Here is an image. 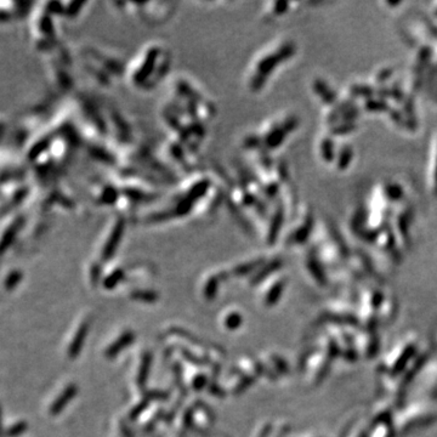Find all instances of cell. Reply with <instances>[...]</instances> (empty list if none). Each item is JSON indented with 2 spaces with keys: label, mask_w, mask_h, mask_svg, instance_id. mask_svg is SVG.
Returning a JSON list of instances; mask_svg holds the SVG:
<instances>
[{
  "label": "cell",
  "mask_w": 437,
  "mask_h": 437,
  "mask_svg": "<svg viewBox=\"0 0 437 437\" xmlns=\"http://www.w3.org/2000/svg\"><path fill=\"white\" fill-rule=\"evenodd\" d=\"M90 322H91V320H90L89 316L84 317L82 320V322H80L78 324V327H77V329H76L77 332L74 333L71 344H69V346H68V350H69V353H71V356H76L77 353H78L80 351V348H82V345H83V341H84L85 335H87V330L89 329Z\"/></svg>",
  "instance_id": "1"
},
{
  "label": "cell",
  "mask_w": 437,
  "mask_h": 437,
  "mask_svg": "<svg viewBox=\"0 0 437 437\" xmlns=\"http://www.w3.org/2000/svg\"><path fill=\"white\" fill-rule=\"evenodd\" d=\"M131 340H133V333L125 332L119 337V341H115V343L108 346V350H106V356H110L111 357V356L118 353L120 351L121 346L128 345L129 343H131Z\"/></svg>",
  "instance_id": "2"
},
{
  "label": "cell",
  "mask_w": 437,
  "mask_h": 437,
  "mask_svg": "<svg viewBox=\"0 0 437 437\" xmlns=\"http://www.w3.org/2000/svg\"><path fill=\"white\" fill-rule=\"evenodd\" d=\"M351 159H352V151H351V148L341 149L338 160L339 169H345V168H348L349 164H350Z\"/></svg>",
  "instance_id": "3"
},
{
  "label": "cell",
  "mask_w": 437,
  "mask_h": 437,
  "mask_svg": "<svg viewBox=\"0 0 437 437\" xmlns=\"http://www.w3.org/2000/svg\"><path fill=\"white\" fill-rule=\"evenodd\" d=\"M317 90L320 92V95H322V97L324 99L325 102H334L335 100V94L333 91H329L328 87L323 83H318L317 85Z\"/></svg>",
  "instance_id": "4"
},
{
  "label": "cell",
  "mask_w": 437,
  "mask_h": 437,
  "mask_svg": "<svg viewBox=\"0 0 437 437\" xmlns=\"http://www.w3.org/2000/svg\"><path fill=\"white\" fill-rule=\"evenodd\" d=\"M322 153L325 160H333L334 158V147L332 140H324L322 144Z\"/></svg>",
  "instance_id": "5"
},
{
  "label": "cell",
  "mask_w": 437,
  "mask_h": 437,
  "mask_svg": "<svg viewBox=\"0 0 437 437\" xmlns=\"http://www.w3.org/2000/svg\"><path fill=\"white\" fill-rule=\"evenodd\" d=\"M226 320H227L226 327H230V328H234V327H237V325H238L239 323H240L239 316L236 314V312H234V314H232L230 317H227Z\"/></svg>",
  "instance_id": "6"
},
{
  "label": "cell",
  "mask_w": 437,
  "mask_h": 437,
  "mask_svg": "<svg viewBox=\"0 0 437 437\" xmlns=\"http://www.w3.org/2000/svg\"><path fill=\"white\" fill-rule=\"evenodd\" d=\"M71 391H74V387H69V389H68V391H67V392H66V394H64V395H63V398H67V397H68V398H69V397H71V396H72V395H71ZM63 402H66V401H64V400H61V401H60V402H58V405H56V406H55V409H56V410H58V407H61V405H62V403H63Z\"/></svg>",
  "instance_id": "7"
},
{
  "label": "cell",
  "mask_w": 437,
  "mask_h": 437,
  "mask_svg": "<svg viewBox=\"0 0 437 437\" xmlns=\"http://www.w3.org/2000/svg\"><path fill=\"white\" fill-rule=\"evenodd\" d=\"M434 187H435V192L437 193V160H436L435 170H434Z\"/></svg>",
  "instance_id": "8"
}]
</instances>
